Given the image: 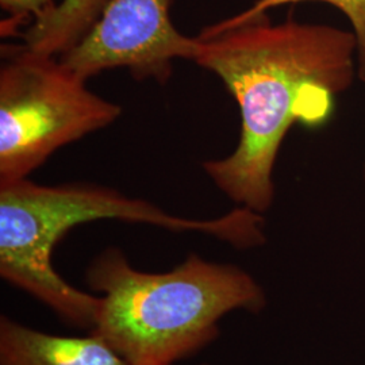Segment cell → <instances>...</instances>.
Returning <instances> with one entry per match:
<instances>
[{
    "instance_id": "cell-1",
    "label": "cell",
    "mask_w": 365,
    "mask_h": 365,
    "mask_svg": "<svg viewBox=\"0 0 365 365\" xmlns=\"http://www.w3.org/2000/svg\"><path fill=\"white\" fill-rule=\"evenodd\" d=\"M194 63L221 78L240 107L241 133L235 152L203 163L217 188L264 214L274 200V170L288 130L299 122H327L336 96L357 76L352 31L288 19L271 24L268 14L197 36Z\"/></svg>"
},
{
    "instance_id": "cell-2",
    "label": "cell",
    "mask_w": 365,
    "mask_h": 365,
    "mask_svg": "<svg viewBox=\"0 0 365 365\" xmlns=\"http://www.w3.org/2000/svg\"><path fill=\"white\" fill-rule=\"evenodd\" d=\"M105 220L152 225L173 233H203L237 249L257 248L267 241L262 215L245 207L196 220L105 185H42L19 179L0 182L1 279L46 304L66 324L90 331L101 312V297L69 284L53 267V249L71 229Z\"/></svg>"
},
{
    "instance_id": "cell-3",
    "label": "cell",
    "mask_w": 365,
    "mask_h": 365,
    "mask_svg": "<svg viewBox=\"0 0 365 365\" xmlns=\"http://www.w3.org/2000/svg\"><path fill=\"white\" fill-rule=\"evenodd\" d=\"M86 280L102 304L90 330L129 365H175L220 337V322L235 310L257 314L267 295L233 264L191 253L168 272L134 268L119 248L92 260Z\"/></svg>"
},
{
    "instance_id": "cell-4",
    "label": "cell",
    "mask_w": 365,
    "mask_h": 365,
    "mask_svg": "<svg viewBox=\"0 0 365 365\" xmlns=\"http://www.w3.org/2000/svg\"><path fill=\"white\" fill-rule=\"evenodd\" d=\"M86 81L56 56L1 46L0 182L27 179L60 148L120 117L122 108Z\"/></svg>"
},
{
    "instance_id": "cell-5",
    "label": "cell",
    "mask_w": 365,
    "mask_h": 365,
    "mask_svg": "<svg viewBox=\"0 0 365 365\" xmlns=\"http://www.w3.org/2000/svg\"><path fill=\"white\" fill-rule=\"evenodd\" d=\"M172 0H111L63 64L84 80L113 68H126L137 80L165 84L173 61H194L197 37L182 34L170 19Z\"/></svg>"
},
{
    "instance_id": "cell-6",
    "label": "cell",
    "mask_w": 365,
    "mask_h": 365,
    "mask_svg": "<svg viewBox=\"0 0 365 365\" xmlns=\"http://www.w3.org/2000/svg\"><path fill=\"white\" fill-rule=\"evenodd\" d=\"M0 365H129L105 339L88 331L66 337L0 317Z\"/></svg>"
},
{
    "instance_id": "cell-7",
    "label": "cell",
    "mask_w": 365,
    "mask_h": 365,
    "mask_svg": "<svg viewBox=\"0 0 365 365\" xmlns=\"http://www.w3.org/2000/svg\"><path fill=\"white\" fill-rule=\"evenodd\" d=\"M111 0H63L45 19L24 34V43L36 52L61 56L83 38Z\"/></svg>"
},
{
    "instance_id": "cell-8",
    "label": "cell",
    "mask_w": 365,
    "mask_h": 365,
    "mask_svg": "<svg viewBox=\"0 0 365 365\" xmlns=\"http://www.w3.org/2000/svg\"><path fill=\"white\" fill-rule=\"evenodd\" d=\"M303 1L327 3L336 7L348 18L352 26V33L357 42V78L365 83V0H256L245 11L237 14L235 16L226 18L221 22L207 27L212 30H220V29L235 26L242 22L250 21L253 18L267 15L269 13V10L276 7L297 4Z\"/></svg>"
},
{
    "instance_id": "cell-9",
    "label": "cell",
    "mask_w": 365,
    "mask_h": 365,
    "mask_svg": "<svg viewBox=\"0 0 365 365\" xmlns=\"http://www.w3.org/2000/svg\"><path fill=\"white\" fill-rule=\"evenodd\" d=\"M0 7L9 14L1 24L3 34H11L16 27L29 22V26L45 19L57 7L54 0H0Z\"/></svg>"
},
{
    "instance_id": "cell-10",
    "label": "cell",
    "mask_w": 365,
    "mask_h": 365,
    "mask_svg": "<svg viewBox=\"0 0 365 365\" xmlns=\"http://www.w3.org/2000/svg\"><path fill=\"white\" fill-rule=\"evenodd\" d=\"M363 175H364V182H365V163H364V170H363Z\"/></svg>"
},
{
    "instance_id": "cell-11",
    "label": "cell",
    "mask_w": 365,
    "mask_h": 365,
    "mask_svg": "<svg viewBox=\"0 0 365 365\" xmlns=\"http://www.w3.org/2000/svg\"><path fill=\"white\" fill-rule=\"evenodd\" d=\"M202 365H209V364H202Z\"/></svg>"
}]
</instances>
